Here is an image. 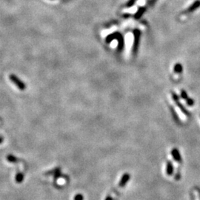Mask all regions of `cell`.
<instances>
[{"mask_svg":"<svg viewBox=\"0 0 200 200\" xmlns=\"http://www.w3.org/2000/svg\"><path fill=\"white\" fill-rule=\"evenodd\" d=\"M9 78L11 82L20 90H24L26 88V84H25L24 82L21 80L17 76L14 75V74H11V75H10Z\"/></svg>","mask_w":200,"mask_h":200,"instance_id":"cell-1","label":"cell"},{"mask_svg":"<svg viewBox=\"0 0 200 200\" xmlns=\"http://www.w3.org/2000/svg\"><path fill=\"white\" fill-rule=\"evenodd\" d=\"M200 7V0H197L191 6V7L188 8L187 10V12H193V11H195L196 9L199 8Z\"/></svg>","mask_w":200,"mask_h":200,"instance_id":"cell-2","label":"cell"},{"mask_svg":"<svg viewBox=\"0 0 200 200\" xmlns=\"http://www.w3.org/2000/svg\"><path fill=\"white\" fill-rule=\"evenodd\" d=\"M129 179H130V175L125 173V174L122 176V178L121 181H120V185H119L120 187H123V186H125V185L126 184V182L128 181Z\"/></svg>","mask_w":200,"mask_h":200,"instance_id":"cell-3","label":"cell"},{"mask_svg":"<svg viewBox=\"0 0 200 200\" xmlns=\"http://www.w3.org/2000/svg\"><path fill=\"white\" fill-rule=\"evenodd\" d=\"M172 156L174 158V159L177 161H181V156L179 155V153L178 150L176 148H174L172 151Z\"/></svg>","mask_w":200,"mask_h":200,"instance_id":"cell-4","label":"cell"},{"mask_svg":"<svg viewBox=\"0 0 200 200\" xmlns=\"http://www.w3.org/2000/svg\"><path fill=\"white\" fill-rule=\"evenodd\" d=\"M7 161H9L11 163H17V162H19V161L18 158H17L16 156L11 154L7 155Z\"/></svg>","mask_w":200,"mask_h":200,"instance_id":"cell-5","label":"cell"},{"mask_svg":"<svg viewBox=\"0 0 200 200\" xmlns=\"http://www.w3.org/2000/svg\"><path fill=\"white\" fill-rule=\"evenodd\" d=\"M166 171H167V174L168 176H171L172 175L173 171V167L172 163L171 161H168L167 163V169H166Z\"/></svg>","mask_w":200,"mask_h":200,"instance_id":"cell-6","label":"cell"},{"mask_svg":"<svg viewBox=\"0 0 200 200\" xmlns=\"http://www.w3.org/2000/svg\"><path fill=\"white\" fill-rule=\"evenodd\" d=\"M23 180H24V174L21 172L18 173L16 176V182L17 183H21Z\"/></svg>","mask_w":200,"mask_h":200,"instance_id":"cell-7","label":"cell"},{"mask_svg":"<svg viewBox=\"0 0 200 200\" xmlns=\"http://www.w3.org/2000/svg\"><path fill=\"white\" fill-rule=\"evenodd\" d=\"M174 70L176 72H177V73H181L182 72V65L180 64H177L175 66V68H174Z\"/></svg>","mask_w":200,"mask_h":200,"instance_id":"cell-8","label":"cell"},{"mask_svg":"<svg viewBox=\"0 0 200 200\" xmlns=\"http://www.w3.org/2000/svg\"><path fill=\"white\" fill-rule=\"evenodd\" d=\"M74 200H83V197L82 194H77L74 198Z\"/></svg>","mask_w":200,"mask_h":200,"instance_id":"cell-9","label":"cell"},{"mask_svg":"<svg viewBox=\"0 0 200 200\" xmlns=\"http://www.w3.org/2000/svg\"><path fill=\"white\" fill-rule=\"evenodd\" d=\"M3 142H4V138L0 136V145L3 143Z\"/></svg>","mask_w":200,"mask_h":200,"instance_id":"cell-10","label":"cell"},{"mask_svg":"<svg viewBox=\"0 0 200 200\" xmlns=\"http://www.w3.org/2000/svg\"><path fill=\"white\" fill-rule=\"evenodd\" d=\"M106 200H112V198H111L110 197H107Z\"/></svg>","mask_w":200,"mask_h":200,"instance_id":"cell-11","label":"cell"}]
</instances>
